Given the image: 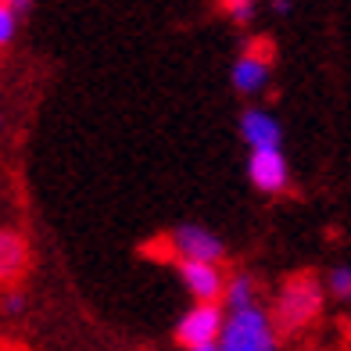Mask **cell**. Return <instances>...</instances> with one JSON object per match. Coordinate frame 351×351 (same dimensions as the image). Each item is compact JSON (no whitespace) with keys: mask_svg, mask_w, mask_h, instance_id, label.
<instances>
[{"mask_svg":"<svg viewBox=\"0 0 351 351\" xmlns=\"http://www.w3.org/2000/svg\"><path fill=\"white\" fill-rule=\"evenodd\" d=\"M326 301V283L315 273H294L280 283L276 301H273V319L283 333H298L312 326Z\"/></svg>","mask_w":351,"mask_h":351,"instance_id":"cell-1","label":"cell"},{"mask_svg":"<svg viewBox=\"0 0 351 351\" xmlns=\"http://www.w3.org/2000/svg\"><path fill=\"white\" fill-rule=\"evenodd\" d=\"M219 351H280V326L273 312L241 308L226 315V330L219 337Z\"/></svg>","mask_w":351,"mask_h":351,"instance_id":"cell-2","label":"cell"},{"mask_svg":"<svg viewBox=\"0 0 351 351\" xmlns=\"http://www.w3.org/2000/svg\"><path fill=\"white\" fill-rule=\"evenodd\" d=\"M226 305L222 301H194L176 323V341L183 348H204L219 344L222 330H226Z\"/></svg>","mask_w":351,"mask_h":351,"instance_id":"cell-3","label":"cell"},{"mask_svg":"<svg viewBox=\"0 0 351 351\" xmlns=\"http://www.w3.org/2000/svg\"><path fill=\"white\" fill-rule=\"evenodd\" d=\"M169 244H172V258L176 262H222L226 258V244L219 237L201 226V222H183L169 233Z\"/></svg>","mask_w":351,"mask_h":351,"instance_id":"cell-4","label":"cell"},{"mask_svg":"<svg viewBox=\"0 0 351 351\" xmlns=\"http://www.w3.org/2000/svg\"><path fill=\"white\" fill-rule=\"evenodd\" d=\"M176 269H180L183 291L194 301H222V294H226L230 276L215 262H176Z\"/></svg>","mask_w":351,"mask_h":351,"instance_id":"cell-5","label":"cell"},{"mask_svg":"<svg viewBox=\"0 0 351 351\" xmlns=\"http://www.w3.org/2000/svg\"><path fill=\"white\" fill-rule=\"evenodd\" d=\"M269 47L265 43H254L251 51H244L241 58L233 61V69H230V83L237 93H262L265 83H269V75H273V61H269Z\"/></svg>","mask_w":351,"mask_h":351,"instance_id":"cell-6","label":"cell"},{"mask_svg":"<svg viewBox=\"0 0 351 351\" xmlns=\"http://www.w3.org/2000/svg\"><path fill=\"white\" fill-rule=\"evenodd\" d=\"M247 180L262 194H283L291 186V165H287L283 151H251L247 158Z\"/></svg>","mask_w":351,"mask_h":351,"instance_id":"cell-7","label":"cell"},{"mask_svg":"<svg viewBox=\"0 0 351 351\" xmlns=\"http://www.w3.org/2000/svg\"><path fill=\"white\" fill-rule=\"evenodd\" d=\"M241 136L251 151H280L283 125L269 108H247L241 115Z\"/></svg>","mask_w":351,"mask_h":351,"instance_id":"cell-8","label":"cell"},{"mask_svg":"<svg viewBox=\"0 0 351 351\" xmlns=\"http://www.w3.org/2000/svg\"><path fill=\"white\" fill-rule=\"evenodd\" d=\"M29 258H33V254H29L25 237L19 230H11V226L0 230V280H4L8 287H14L25 276Z\"/></svg>","mask_w":351,"mask_h":351,"instance_id":"cell-9","label":"cell"},{"mask_svg":"<svg viewBox=\"0 0 351 351\" xmlns=\"http://www.w3.org/2000/svg\"><path fill=\"white\" fill-rule=\"evenodd\" d=\"M222 305H226V312H241V308L258 305V283H254V276L233 273L226 283V294H222Z\"/></svg>","mask_w":351,"mask_h":351,"instance_id":"cell-10","label":"cell"},{"mask_svg":"<svg viewBox=\"0 0 351 351\" xmlns=\"http://www.w3.org/2000/svg\"><path fill=\"white\" fill-rule=\"evenodd\" d=\"M326 294L337 301H351V269L348 265H333L326 273Z\"/></svg>","mask_w":351,"mask_h":351,"instance_id":"cell-11","label":"cell"},{"mask_svg":"<svg viewBox=\"0 0 351 351\" xmlns=\"http://www.w3.org/2000/svg\"><path fill=\"white\" fill-rule=\"evenodd\" d=\"M226 14L237 25H251L254 22V11H258V0H222Z\"/></svg>","mask_w":351,"mask_h":351,"instance_id":"cell-12","label":"cell"},{"mask_svg":"<svg viewBox=\"0 0 351 351\" xmlns=\"http://www.w3.org/2000/svg\"><path fill=\"white\" fill-rule=\"evenodd\" d=\"M19 19H22V14L14 8L0 4V47H8L14 40V33H19Z\"/></svg>","mask_w":351,"mask_h":351,"instance_id":"cell-13","label":"cell"},{"mask_svg":"<svg viewBox=\"0 0 351 351\" xmlns=\"http://www.w3.org/2000/svg\"><path fill=\"white\" fill-rule=\"evenodd\" d=\"M22 308H25V298H22L19 291H8V294H4V312H8V315H19Z\"/></svg>","mask_w":351,"mask_h":351,"instance_id":"cell-14","label":"cell"},{"mask_svg":"<svg viewBox=\"0 0 351 351\" xmlns=\"http://www.w3.org/2000/svg\"><path fill=\"white\" fill-rule=\"evenodd\" d=\"M0 4H8V8H14L19 14H25L29 8H33V0H0Z\"/></svg>","mask_w":351,"mask_h":351,"instance_id":"cell-15","label":"cell"},{"mask_svg":"<svg viewBox=\"0 0 351 351\" xmlns=\"http://www.w3.org/2000/svg\"><path fill=\"white\" fill-rule=\"evenodd\" d=\"M273 11L276 14H287V11H291V0H273Z\"/></svg>","mask_w":351,"mask_h":351,"instance_id":"cell-16","label":"cell"},{"mask_svg":"<svg viewBox=\"0 0 351 351\" xmlns=\"http://www.w3.org/2000/svg\"><path fill=\"white\" fill-rule=\"evenodd\" d=\"M186 351H219V344H204V348H186Z\"/></svg>","mask_w":351,"mask_h":351,"instance_id":"cell-17","label":"cell"}]
</instances>
